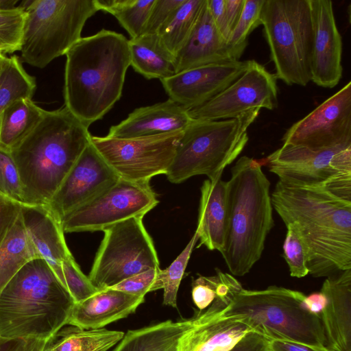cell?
Masks as SVG:
<instances>
[{"mask_svg":"<svg viewBox=\"0 0 351 351\" xmlns=\"http://www.w3.org/2000/svg\"><path fill=\"white\" fill-rule=\"evenodd\" d=\"M0 194L25 205L19 171L10 149L0 146Z\"/></svg>","mask_w":351,"mask_h":351,"instance_id":"74e56055","label":"cell"},{"mask_svg":"<svg viewBox=\"0 0 351 351\" xmlns=\"http://www.w3.org/2000/svg\"><path fill=\"white\" fill-rule=\"evenodd\" d=\"M278 93L275 74L251 60L244 73L229 86L188 113L195 120L219 121L236 118L254 109L271 110L278 106Z\"/></svg>","mask_w":351,"mask_h":351,"instance_id":"5bb4252c","label":"cell"},{"mask_svg":"<svg viewBox=\"0 0 351 351\" xmlns=\"http://www.w3.org/2000/svg\"><path fill=\"white\" fill-rule=\"evenodd\" d=\"M267 160L285 184L324 187L351 200V143L322 149L282 145Z\"/></svg>","mask_w":351,"mask_h":351,"instance_id":"30bf717a","label":"cell"},{"mask_svg":"<svg viewBox=\"0 0 351 351\" xmlns=\"http://www.w3.org/2000/svg\"><path fill=\"white\" fill-rule=\"evenodd\" d=\"M260 109L250 110L226 120L193 119L183 131L173 161L166 173L168 180L180 184L198 175L213 182L242 152L248 141L247 129Z\"/></svg>","mask_w":351,"mask_h":351,"instance_id":"52a82bcc","label":"cell"},{"mask_svg":"<svg viewBox=\"0 0 351 351\" xmlns=\"http://www.w3.org/2000/svg\"><path fill=\"white\" fill-rule=\"evenodd\" d=\"M184 0H155L144 34H158Z\"/></svg>","mask_w":351,"mask_h":351,"instance_id":"60d3db41","label":"cell"},{"mask_svg":"<svg viewBox=\"0 0 351 351\" xmlns=\"http://www.w3.org/2000/svg\"><path fill=\"white\" fill-rule=\"evenodd\" d=\"M265 0H245L243 10L227 43L235 60H239L247 45V37L261 25V15Z\"/></svg>","mask_w":351,"mask_h":351,"instance_id":"e575fe53","label":"cell"},{"mask_svg":"<svg viewBox=\"0 0 351 351\" xmlns=\"http://www.w3.org/2000/svg\"><path fill=\"white\" fill-rule=\"evenodd\" d=\"M45 111L32 99L13 102L0 115V146L10 150L16 147L36 127Z\"/></svg>","mask_w":351,"mask_h":351,"instance_id":"83f0119b","label":"cell"},{"mask_svg":"<svg viewBox=\"0 0 351 351\" xmlns=\"http://www.w3.org/2000/svg\"><path fill=\"white\" fill-rule=\"evenodd\" d=\"M36 87L35 78L26 72L19 57L5 56L0 69V115L13 102L32 99Z\"/></svg>","mask_w":351,"mask_h":351,"instance_id":"1f68e13d","label":"cell"},{"mask_svg":"<svg viewBox=\"0 0 351 351\" xmlns=\"http://www.w3.org/2000/svg\"><path fill=\"white\" fill-rule=\"evenodd\" d=\"M224 2L226 15L232 32L240 19L245 0H224Z\"/></svg>","mask_w":351,"mask_h":351,"instance_id":"c3c4849f","label":"cell"},{"mask_svg":"<svg viewBox=\"0 0 351 351\" xmlns=\"http://www.w3.org/2000/svg\"><path fill=\"white\" fill-rule=\"evenodd\" d=\"M226 301L215 298L191 319V326L180 339L178 351H228L252 332L246 325L221 315Z\"/></svg>","mask_w":351,"mask_h":351,"instance_id":"d6986e66","label":"cell"},{"mask_svg":"<svg viewBox=\"0 0 351 351\" xmlns=\"http://www.w3.org/2000/svg\"><path fill=\"white\" fill-rule=\"evenodd\" d=\"M160 269H150L141 272L110 288L130 295L145 297L147 293L158 290L157 278Z\"/></svg>","mask_w":351,"mask_h":351,"instance_id":"ab89813d","label":"cell"},{"mask_svg":"<svg viewBox=\"0 0 351 351\" xmlns=\"http://www.w3.org/2000/svg\"><path fill=\"white\" fill-rule=\"evenodd\" d=\"M305 297L300 291L274 285L263 290L242 287L225 303L221 315L246 325L270 341L326 348L320 317L307 309Z\"/></svg>","mask_w":351,"mask_h":351,"instance_id":"8992f818","label":"cell"},{"mask_svg":"<svg viewBox=\"0 0 351 351\" xmlns=\"http://www.w3.org/2000/svg\"><path fill=\"white\" fill-rule=\"evenodd\" d=\"M261 23L276 78L289 86L307 85L313 37L309 0H265Z\"/></svg>","mask_w":351,"mask_h":351,"instance_id":"9c48e42d","label":"cell"},{"mask_svg":"<svg viewBox=\"0 0 351 351\" xmlns=\"http://www.w3.org/2000/svg\"><path fill=\"white\" fill-rule=\"evenodd\" d=\"M282 142L312 149L351 143V82L293 123Z\"/></svg>","mask_w":351,"mask_h":351,"instance_id":"9a60e30c","label":"cell"},{"mask_svg":"<svg viewBox=\"0 0 351 351\" xmlns=\"http://www.w3.org/2000/svg\"><path fill=\"white\" fill-rule=\"evenodd\" d=\"M188 110L171 99L135 108L127 118L112 125L107 136L134 138L184 131L192 121Z\"/></svg>","mask_w":351,"mask_h":351,"instance_id":"44dd1931","label":"cell"},{"mask_svg":"<svg viewBox=\"0 0 351 351\" xmlns=\"http://www.w3.org/2000/svg\"><path fill=\"white\" fill-rule=\"evenodd\" d=\"M130 66L147 80H162L176 74L175 56L160 43L157 34L128 40Z\"/></svg>","mask_w":351,"mask_h":351,"instance_id":"484cf974","label":"cell"},{"mask_svg":"<svg viewBox=\"0 0 351 351\" xmlns=\"http://www.w3.org/2000/svg\"><path fill=\"white\" fill-rule=\"evenodd\" d=\"M25 12L20 6L0 9V53L20 51Z\"/></svg>","mask_w":351,"mask_h":351,"instance_id":"d590c367","label":"cell"},{"mask_svg":"<svg viewBox=\"0 0 351 351\" xmlns=\"http://www.w3.org/2000/svg\"><path fill=\"white\" fill-rule=\"evenodd\" d=\"M144 302V296L110 288L100 290L86 300L74 303L66 325L84 330L102 328L134 313Z\"/></svg>","mask_w":351,"mask_h":351,"instance_id":"cb8c5ba5","label":"cell"},{"mask_svg":"<svg viewBox=\"0 0 351 351\" xmlns=\"http://www.w3.org/2000/svg\"><path fill=\"white\" fill-rule=\"evenodd\" d=\"M25 12L21 56L45 68L65 55L81 38L87 20L99 10L95 0H34L20 5Z\"/></svg>","mask_w":351,"mask_h":351,"instance_id":"ba28073f","label":"cell"},{"mask_svg":"<svg viewBox=\"0 0 351 351\" xmlns=\"http://www.w3.org/2000/svg\"><path fill=\"white\" fill-rule=\"evenodd\" d=\"M5 54H3V53H0V69H1L2 63H3V60L5 59Z\"/></svg>","mask_w":351,"mask_h":351,"instance_id":"816d5d0a","label":"cell"},{"mask_svg":"<svg viewBox=\"0 0 351 351\" xmlns=\"http://www.w3.org/2000/svg\"><path fill=\"white\" fill-rule=\"evenodd\" d=\"M21 204L0 194V245L16 221Z\"/></svg>","mask_w":351,"mask_h":351,"instance_id":"7bdbcfd3","label":"cell"},{"mask_svg":"<svg viewBox=\"0 0 351 351\" xmlns=\"http://www.w3.org/2000/svg\"><path fill=\"white\" fill-rule=\"evenodd\" d=\"M226 183V230L220 253L230 273L243 276L261 258L274 226L270 182L257 160L243 156Z\"/></svg>","mask_w":351,"mask_h":351,"instance_id":"277c9868","label":"cell"},{"mask_svg":"<svg viewBox=\"0 0 351 351\" xmlns=\"http://www.w3.org/2000/svg\"><path fill=\"white\" fill-rule=\"evenodd\" d=\"M313 37L311 58V81L327 88L340 81L342 40L330 0H309Z\"/></svg>","mask_w":351,"mask_h":351,"instance_id":"ac0fdd59","label":"cell"},{"mask_svg":"<svg viewBox=\"0 0 351 351\" xmlns=\"http://www.w3.org/2000/svg\"><path fill=\"white\" fill-rule=\"evenodd\" d=\"M65 56L64 106L89 127L121 97L130 66L128 40L103 29L82 37Z\"/></svg>","mask_w":351,"mask_h":351,"instance_id":"7a4b0ae2","label":"cell"},{"mask_svg":"<svg viewBox=\"0 0 351 351\" xmlns=\"http://www.w3.org/2000/svg\"><path fill=\"white\" fill-rule=\"evenodd\" d=\"M175 59L176 73L204 65L237 61L213 23L207 0L190 36Z\"/></svg>","mask_w":351,"mask_h":351,"instance_id":"603a6c76","label":"cell"},{"mask_svg":"<svg viewBox=\"0 0 351 351\" xmlns=\"http://www.w3.org/2000/svg\"><path fill=\"white\" fill-rule=\"evenodd\" d=\"M326 304V298L324 294L319 291L313 293L309 295H306L304 298V304L307 309L312 313L320 315Z\"/></svg>","mask_w":351,"mask_h":351,"instance_id":"681fc988","label":"cell"},{"mask_svg":"<svg viewBox=\"0 0 351 351\" xmlns=\"http://www.w3.org/2000/svg\"><path fill=\"white\" fill-rule=\"evenodd\" d=\"M199 215L196 230L200 244L209 250L221 251L227 221V183L219 178L207 179L201 187Z\"/></svg>","mask_w":351,"mask_h":351,"instance_id":"d4e9b609","label":"cell"},{"mask_svg":"<svg viewBox=\"0 0 351 351\" xmlns=\"http://www.w3.org/2000/svg\"><path fill=\"white\" fill-rule=\"evenodd\" d=\"M320 291L326 298L319 317L327 351H351V269L328 276Z\"/></svg>","mask_w":351,"mask_h":351,"instance_id":"ffe728a7","label":"cell"},{"mask_svg":"<svg viewBox=\"0 0 351 351\" xmlns=\"http://www.w3.org/2000/svg\"><path fill=\"white\" fill-rule=\"evenodd\" d=\"M119 179L90 142L47 206L61 222L65 215L90 201Z\"/></svg>","mask_w":351,"mask_h":351,"instance_id":"2e32d148","label":"cell"},{"mask_svg":"<svg viewBox=\"0 0 351 351\" xmlns=\"http://www.w3.org/2000/svg\"><path fill=\"white\" fill-rule=\"evenodd\" d=\"M270 340L255 332H249L228 351H267Z\"/></svg>","mask_w":351,"mask_h":351,"instance_id":"bcb514c9","label":"cell"},{"mask_svg":"<svg viewBox=\"0 0 351 351\" xmlns=\"http://www.w3.org/2000/svg\"><path fill=\"white\" fill-rule=\"evenodd\" d=\"M150 181L119 179L90 201L61 219L64 232L104 231L132 217H143L158 203Z\"/></svg>","mask_w":351,"mask_h":351,"instance_id":"7c38bea8","label":"cell"},{"mask_svg":"<svg viewBox=\"0 0 351 351\" xmlns=\"http://www.w3.org/2000/svg\"><path fill=\"white\" fill-rule=\"evenodd\" d=\"M36 258L40 256L27 233L20 213L0 245V291L24 265Z\"/></svg>","mask_w":351,"mask_h":351,"instance_id":"f1b7e54d","label":"cell"},{"mask_svg":"<svg viewBox=\"0 0 351 351\" xmlns=\"http://www.w3.org/2000/svg\"><path fill=\"white\" fill-rule=\"evenodd\" d=\"M21 213L27 233L39 256L66 289L62 263L72 254L67 247L60 221L47 206L22 205Z\"/></svg>","mask_w":351,"mask_h":351,"instance_id":"7402d4cb","label":"cell"},{"mask_svg":"<svg viewBox=\"0 0 351 351\" xmlns=\"http://www.w3.org/2000/svg\"><path fill=\"white\" fill-rule=\"evenodd\" d=\"M103 232V240L88 276L98 289L110 288L141 272L160 268L156 250L143 217L128 219Z\"/></svg>","mask_w":351,"mask_h":351,"instance_id":"8fae6325","label":"cell"},{"mask_svg":"<svg viewBox=\"0 0 351 351\" xmlns=\"http://www.w3.org/2000/svg\"><path fill=\"white\" fill-rule=\"evenodd\" d=\"M249 60L195 67L160 80L169 99L186 110L198 107L223 91L248 66Z\"/></svg>","mask_w":351,"mask_h":351,"instance_id":"e0dca14e","label":"cell"},{"mask_svg":"<svg viewBox=\"0 0 351 351\" xmlns=\"http://www.w3.org/2000/svg\"><path fill=\"white\" fill-rule=\"evenodd\" d=\"M191 324V319L167 320L128 330L112 351H178L180 339Z\"/></svg>","mask_w":351,"mask_h":351,"instance_id":"4316f807","label":"cell"},{"mask_svg":"<svg viewBox=\"0 0 351 351\" xmlns=\"http://www.w3.org/2000/svg\"><path fill=\"white\" fill-rule=\"evenodd\" d=\"M183 131L134 138L92 136L90 142L121 179L150 181L166 174Z\"/></svg>","mask_w":351,"mask_h":351,"instance_id":"4fadbf2b","label":"cell"},{"mask_svg":"<svg viewBox=\"0 0 351 351\" xmlns=\"http://www.w3.org/2000/svg\"><path fill=\"white\" fill-rule=\"evenodd\" d=\"M219 280V274L212 276H199L192 284V298L200 310L208 307L216 298V289Z\"/></svg>","mask_w":351,"mask_h":351,"instance_id":"b9f144b4","label":"cell"},{"mask_svg":"<svg viewBox=\"0 0 351 351\" xmlns=\"http://www.w3.org/2000/svg\"><path fill=\"white\" fill-rule=\"evenodd\" d=\"M99 10L113 15L130 39L144 34L155 0H95Z\"/></svg>","mask_w":351,"mask_h":351,"instance_id":"d6a6232c","label":"cell"},{"mask_svg":"<svg viewBox=\"0 0 351 351\" xmlns=\"http://www.w3.org/2000/svg\"><path fill=\"white\" fill-rule=\"evenodd\" d=\"M198 240L199 234L195 230L186 246L171 264L165 269H160L157 278V285L158 289H162L164 290L163 304L173 308L177 307V295L179 287L191 253Z\"/></svg>","mask_w":351,"mask_h":351,"instance_id":"836d02e7","label":"cell"},{"mask_svg":"<svg viewBox=\"0 0 351 351\" xmlns=\"http://www.w3.org/2000/svg\"><path fill=\"white\" fill-rule=\"evenodd\" d=\"M49 339H0V351H44Z\"/></svg>","mask_w":351,"mask_h":351,"instance_id":"ee69618b","label":"cell"},{"mask_svg":"<svg viewBox=\"0 0 351 351\" xmlns=\"http://www.w3.org/2000/svg\"><path fill=\"white\" fill-rule=\"evenodd\" d=\"M207 5L215 25L228 43L231 31L226 15L224 0H207Z\"/></svg>","mask_w":351,"mask_h":351,"instance_id":"f6af8a7d","label":"cell"},{"mask_svg":"<svg viewBox=\"0 0 351 351\" xmlns=\"http://www.w3.org/2000/svg\"><path fill=\"white\" fill-rule=\"evenodd\" d=\"M269 351H327L326 348L313 346L297 342L272 340L269 344Z\"/></svg>","mask_w":351,"mask_h":351,"instance_id":"7dc6e473","label":"cell"},{"mask_svg":"<svg viewBox=\"0 0 351 351\" xmlns=\"http://www.w3.org/2000/svg\"><path fill=\"white\" fill-rule=\"evenodd\" d=\"M287 234L283 243V256L292 277L303 278L308 274V251L297 228L292 223L285 225Z\"/></svg>","mask_w":351,"mask_h":351,"instance_id":"8d00e7d4","label":"cell"},{"mask_svg":"<svg viewBox=\"0 0 351 351\" xmlns=\"http://www.w3.org/2000/svg\"><path fill=\"white\" fill-rule=\"evenodd\" d=\"M271 204L285 225L293 224L308 251V274L328 277L351 269V200L324 187L278 181Z\"/></svg>","mask_w":351,"mask_h":351,"instance_id":"6da1fadb","label":"cell"},{"mask_svg":"<svg viewBox=\"0 0 351 351\" xmlns=\"http://www.w3.org/2000/svg\"><path fill=\"white\" fill-rule=\"evenodd\" d=\"M90 137L88 127L64 106L45 111L32 132L10 150L25 205L49 204Z\"/></svg>","mask_w":351,"mask_h":351,"instance_id":"3957f363","label":"cell"},{"mask_svg":"<svg viewBox=\"0 0 351 351\" xmlns=\"http://www.w3.org/2000/svg\"><path fill=\"white\" fill-rule=\"evenodd\" d=\"M73 304L47 263L32 259L0 291V339H49L66 325Z\"/></svg>","mask_w":351,"mask_h":351,"instance_id":"5b68a950","label":"cell"},{"mask_svg":"<svg viewBox=\"0 0 351 351\" xmlns=\"http://www.w3.org/2000/svg\"><path fill=\"white\" fill-rule=\"evenodd\" d=\"M267 351H269V350Z\"/></svg>","mask_w":351,"mask_h":351,"instance_id":"f5cc1de1","label":"cell"},{"mask_svg":"<svg viewBox=\"0 0 351 351\" xmlns=\"http://www.w3.org/2000/svg\"><path fill=\"white\" fill-rule=\"evenodd\" d=\"M53 336L51 337L47 341L46 346H45V348L44 349V351H53V346H52V344H53Z\"/></svg>","mask_w":351,"mask_h":351,"instance_id":"f907efd6","label":"cell"},{"mask_svg":"<svg viewBox=\"0 0 351 351\" xmlns=\"http://www.w3.org/2000/svg\"><path fill=\"white\" fill-rule=\"evenodd\" d=\"M124 335L122 331L104 328L84 330L71 326L53 336L52 346L53 351H107Z\"/></svg>","mask_w":351,"mask_h":351,"instance_id":"f546056e","label":"cell"},{"mask_svg":"<svg viewBox=\"0 0 351 351\" xmlns=\"http://www.w3.org/2000/svg\"><path fill=\"white\" fill-rule=\"evenodd\" d=\"M206 0H184L158 33L160 43L176 56L190 36Z\"/></svg>","mask_w":351,"mask_h":351,"instance_id":"4dcf8cb0","label":"cell"},{"mask_svg":"<svg viewBox=\"0 0 351 351\" xmlns=\"http://www.w3.org/2000/svg\"><path fill=\"white\" fill-rule=\"evenodd\" d=\"M62 268L66 289L74 303L82 302L100 291L82 271L72 255L63 261Z\"/></svg>","mask_w":351,"mask_h":351,"instance_id":"f35d334b","label":"cell"}]
</instances>
